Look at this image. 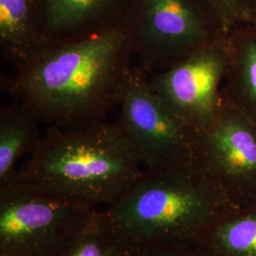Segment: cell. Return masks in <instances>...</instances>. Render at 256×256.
<instances>
[{
  "label": "cell",
  "mask_w": 256,
  "mask_h": 256,
  "mask_svg": "<svg viewBox=\"0 0 256 256\" xmlns=\"http://www.w3.org/2000/svg\"><path fill=\"white\" fill-rule=\"evenodd\" d=\"M122 28L146 74L160 72L226 36L194 0H132Z\"/></svg>",
  "instance_id": "obj_5"
},
{
  "label": "cell",
  "mask_w": 256,
  "mask_h": 256,
  "mask_svg": "<svg viewBox=\"0 0 256 256\" xmlns=\"http://www.w3.org/2000/svg\"></svg>",
  "instance_id": "obj_18"
},
{
  "label": "cell",
  "mask_w": 256,
  "mask_h": 256,
  "mask_svg": "<svg viewBox=\"0 0 256 256\" xmlns=\"http://www.w3.org/2000/svg\"><path fill=\"white\" fill-rule=\"evenodd\" d=\"M133 54L122 28L50 45L12 75H2L1 92L48 126L90 128L119 106Z\"/></svg>",
  "instance_id": "obj_1"
},
{
  "label": "cell",
  "mask_w": 256,
  "mask_h": 256,
  "mask_svg": "<svg viewBox=\"0 0 256 256\" xmlns=\"http://www.w3.org/2000/svg\"><path fill=\"white\" fill-rule=\"evenodd\" d=\"M144 173L118 124L106 120L77 130L48 126L12 180L96 207L116 202Z\"/></svg>",
  "instance_id": "obj_3"
},
{
  "label": "cell",
  "mask_w": 256,
  "mask_h": 256,
  "mask_svg": "<svg viewBox=\"0 0 256 256\" xmlns=\"http://www.w3.org/2000/svg\"><path fill=\"white\" fill-rule=\"evenodd\" d=\"M101 214L10 180L0 186V256H60Z\"/></svg>",
  "instance_id": "obj_4"
},
{
  "label": "cell",
  "mask_w": 256,
  "mask_h": 256,
  "mask_svg": "<svg viewBox=\"0 0 256 256\" xmlns=\"http://www.w3.org/2000/svg\"><path fill=\"white\" fill-rule=\"evenodd\" d=\"M48 46L38 0H0V54L14 70Z\"/></svg>",
  "instance_id": "obj_10"
},
{
  "label": "cell",
  "mask_w": 256,
  "mask_h": 256,
  "mask_svg": "<svg viewBox=\"0 0 256 256\" xmlns=\"http://www.w3.org/2000/svg\"><path fill=\"white\" fill-rule=\"evenodd\" d=\"M202 164L144 173L104 210L128 256L169 244H194L216 221L238 210Z\"/></svg>",
  "instance_id": "obj_2"
},
{
  "label": "cell",
  "mask_w": 256,
  "mask_h": 256,
  "mask_svg": "<svg viewBox=\"0 0 256 256\" xmlns=\"http://www.w3.org/2000/svg\"><path fill=\"white\" fill-rule=\"evenodd\" d=\"M132 0H38L48 46L122 28Z\"/></svg>",
  "instance_id": "obj_9"
},
{
  "label": "cell",
  "mask_w": 256,
  "mask_h": 256,
  "mask_svg": "<svg viewBox=\"0 0 256 256\" xmlns=\"http://www.w3.org/2000/svg\"><path fill=\"white\" fill-rule=\"evenodd\" d=\"M228 70L222 93L256 124V30L234 28L227 34Z\"/></svg>",
  "instance_id": "obj_11"
},
{
  "label": "cell",
  "mask_w": 256,
  "mask_h": 256,
  "mask_svg": "<svg viewBox=\"0 0 256 256\" xmlns=\"http://www.w3.org/2000/svg\"><path fill=\"white\" fill-rule=\"evenodd\" d=\"M224 32L228 34L246 16L242 0H208Z\"/></svg>",
  "instance_id": "obj_15"
},
{
  "label": "cell",
  "mask_w": 256,
  "mask_h": 256,
  "mask_svg": "<svg viewBox=\"0 0 256 256\" xmlns=\"http://www.w3.org/2000/svg\"><path fill=\"white\" fill-rule=\"evenodd\" d=\"M60 256H128L108 226L102 210L99 220L74 238Z\"/></svg>",
  "instance_id": "obj_14"
},
{
  "label": "cell",
  "mask_w": 256,
  "mask_h": 256,
  "mask_svg": "<svg viewBox=\"0 0 256 256\" xmlns=\"http://www.w3.org/2000/svg\"><path fill=\"white\" fill-rule=\"evenodd\" d=\"M119 106L116 122L146 171H166L198 160V132L165 104L140 68H132Z\"/></svg>",
  "instance_id": "obj_6"
},
{
  "label": "cell",
  "mask_w": 256,
  "mask_h": 256,
  "mask_svg": "<svg viewBox=\"0 0 256 256\" xmlns=\"http://www.w3.org/2000/svg\"><path fill=\"white\" fill-rule=\"evenodd\" d=\"M147 256H205L202 250L194 245L178 243L169 244L162 247L156 248Z\"/></svg>",
  "instance_id": "obj_16"
},
{
  "label": "cell",
  "mask_w": 256,
  "mask_h": 256,
  "mask_svg": "<svg viewBox=\"0 0 256 256\" xmlns=\"http://www.w3.org/2000/svg\"><path fill=\"white\" fill-rule=\"evenodd\" d=\"M254 18L256 16V2L254 3Z\"/></svg>",
  "instance_id": "obj_17"
},
{
  "label": "cell",
  "mask_w": 256,
  "mask_h": 256,
  "mask_svg": "<svg viewBox=\"0 0 256 256\" xmlns=\"http://www.w3.org/2000/svg\"><path fill=\"white\" fill-rule=\"evenodd\" d=\"M40 120L16 101L0 108V186L12 180L18 172L16 164L22 156L32 155L39 146Z\"/></svg>",
  "instance_id": "obj_12"
},
{
  "label": "cell",
  "mask_w": 256,
  "mask_h": 256,
  "mask_svg": "<svg viewBox=\"0 0 256 256\" xmlns=\"http://www.w3.org/2000/svg\"><path fill=\"white\" fill-rule=\"evenodd\" d=\"M194 245L205 256H256V205L223 216Z\"/></svg>",
  "instance_id": "obj_13"
},
{
  "label": "cell",
  "mask_w": 256,
  "mask_h": 256,
  "mask_svg": "<svg viewBox=\"0 0 256 256\" xmlns=\"http://www.w3.org/2000/svg\"><path fill=\"white\" fill-rule=\"evenodd\" d=\"M198 160L238 208L256 205V124L222 92L212 124L198 135Z\"/></svg>",
  "instance_id": "obj_7"
},
{
  "label": "cell",
  "mask_w": 256,
  "mask_h": 256,
  "mask_svg": "<svg viewBox=\"0 0 256 256\" xmlns=\"http://www.w3.org/2000/svg\"><path fill=\"white\" fill-rule=\"evenodd\" d=\"M227 70L226 34L148 80L165 104L200 133L218 114Z\"/></svg>",
  "instance_id": "obj_8"
}]
</instances>
